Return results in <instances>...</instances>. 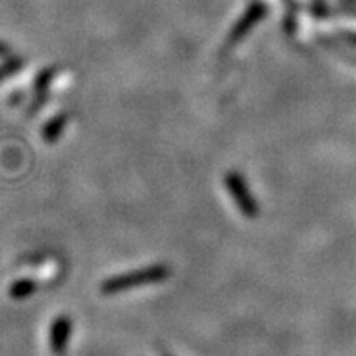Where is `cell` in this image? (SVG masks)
<instances>
[{
  "instance_id": "obj_1",
  "label": "cell",
  "mask_w": 356,
  "mask_h": 356,
  "mask_svg": "<svg viewBox=\"0 0 356 356\" xmlns=\"http://www.w3.org/2000/svg\"><path fill=\"white\" fill-rule=\"evenodd\" d=\"M168 277H170V267L160 262V264L140 267V269L129 270L124 274H115L101 284L99 291L102 296H118L131 289L165 282Z\"/></svg>"
},
{
  "instance_id": "obj_2",
  "label": "cell",
  "mask_w": 356,
  "mask_h": 356,
  "mask_svg": "<svg viewBox=\"0 0 356 356\" xmlns=\"http://www.w3.org/2000/svg\"><path fill=\"white\" fill-rule=\"evenodd\" d=\"M222 181H225L226 190L229 191L231 198H233L236 207L239 208V211L246 218H256L259 208H257L256 200L252 197L251 191H249L248 184L244 181L241 173L229 170L222 178Z\"/></svg>"
},
{
  "instance_id": "obj_4",
  "label": "cell",
  "mask_w": 356,
  "mask_h": 356,
  "mask_svg": "<svg viewBox=\"0 0 356 356\" xmlns=\"http://www.w3.org/2000/svg\"><path fill=\"white\" fill-rule=\"evenodd\" d=\"M37 291L38 284L35 282L33 279L24 277L10 284V287H8V297L13 300H25L29 299V297H32Z\"/></svg>"
},
{
  "instance_id": "obj_6",
  "label": "cell",
  "mask_w": 356,
  "mask_h": 356,
  "mask_svg": "<svg viewBox=\"0 0 356 356\" xmlns=\"http://www.w3.org/2000/svg\"><path fill=\"white\" fill-rule=\"evenodd\" d=\"M163 356H170V355H163Z\"/></svg>"
},
{
  "instance_id": "obj_5",
  "label": "cell",
  "mask_w": 356,
  "mask_h": 356,
  "mask_svg": "<svg viewBox=\"0 0 356 356\" xmlns=\"http://www.w3.org/2000/svg\"><path fill=\"white\" fill-rule=\"evenodd\" d=\"M66 124H68V118H66V115H56V118H53L51 121L47 122V126L43 127V140L48 142V144L56 142L61 137V134H63Z\"/></svg>"
},
{
  "instance_id": "obj_3",
  "label": "cell",
  "mask_w": 356,
  "mask_h": 356,
  "mask_svg": "<svg viewBox=\"0 0 356 356\" xmlns=\"http://www.w3.org/2000/svg\"><path fill=\"white\" fill-rule=\"evenodd\" d=\"M71 333H73V320L68 315H58L48 332V345L53 355L63 356L68 351Z\"/></svg>"
}]
</instances>
